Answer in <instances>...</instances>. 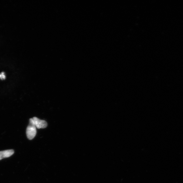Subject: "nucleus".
<instances>
[{
  "mask_svg": "<svg viewBox=\"0 0 183 183\" xmlns=\"http://www.w3.org/2000/svg\"><path fill=\"white\" fill-rule=\"evenodd\" d=\"M14 150H9L0 151V160L4 158H9L14 153Z\"/></svg>",
  "mask_w": 183,
  "mask_h": 183,
  "instance_id": "7ed1b4c3",
  "label": "nucleus"
},
{
  "mask_svg": "<svg viewBox=\"0 0 183 183\" xmlns=\"http://www.w3.org/2000/svg\"><path fill=\"white\" fill-rule=\"evenodd\" d=\"M6 78V76L5 73L3 72L0 74V78L2 80L5 79Z\"/></svg>",
  "mask_w": 183,
  "mask_h": 183,
  "instance_id": "20e7f679",
  "label": "nucleus"
},
{
  "mask_svg": "<svg viewBox=\"0 0 183 183\" xmlns=\"http://www.w3.org/2000/svg\"><path fill=\"white\" fill-rule=\"evenodd\" d=\"M32 119L36 128L38 129H44L46 128L48 126V124L45 120H40L36 117H34Z\"/></svg>",
  "mask_w": 183,
  "mask_h": 183,
  "instance_id": "f03ea898",
  "label": "nucleus"
},
{
  "mask_svg": "<svg viewBox=\"0 0 183 183\" xmlns=\"http://www.w3.org/2000/svg\"><path fill=\"white\" fill-rule=\"evenodd\" d=\"M37 131L36 127L32 118L30 119V122L26 130V134L29 140L33 139L35 136Z\"/></svg>",
  "mask_w": 183,
  "mask_h": 183,
  "instance_id": "f257e3e1",
  "label": "nucleus"
}]
</instances>
